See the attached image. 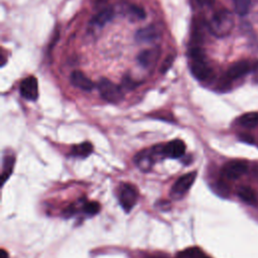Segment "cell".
<instances>
[{
	"mask_svg": "<svg viewBox=\"0 0 258 258\" xmlns=\"http://www.w3.org/2000/svg\"><path fill=\"white\" fill-rule=\"evenodd\" d=\"M233 25L234 19L231 12L227 9H221L212 16L209 22V29L214 35L223 37L231 32Z\"/></svg>",
	"mask_w": 258,
	"mask_h": 258,
	"instance_id": "obj_1",
	"label": "cell"
},
{
	"mask_svg": "<svg viewBox=\"0 0 258 258\" xmlns=\"http://www.w3.org/2000/svg\"><path fill=\"white\" fill-rule=\"evenodd\" d=\"M97 88L99 90L101 97L109 103L117 104L123 100L124 94L122 92L121 87L106 78L100 79Z\"/></svg>",
	"mask_w": 258,
	"mask_h": 258,
	"instance_id": "obj_2",
	"label": "cell"
},
{
	"mask_svg": "<svg viewBox=\"0 0 258 258\" xmlns=\"http://www.w3.org/2000/svg\"><path fill=\"white\" fill-rule=\"evenodd\" d=\"M137 188L131 183H122L119 189V203L125 212H130L137 202Z\"/></svg>",
	"mask_w": 258,
	"mask_h": 258,
	"instance_id": "obj_3",
	"label": "cell"
},
{
	"mask_svg": "<svg viewBox=\"0 0 258 258\" xmlns=\"http://www.w3.org/2000/svg\"><path fill=\"white\" fill-rule=\"evenodd\" d=\"M248 163L245 160H231L222 168V175L227 179H237L246 173Z\"/></svg>",
	"mask_w": 258,
	"mask_h": 258,
	"instance_id": "obj_4",
	"label": "cell"
},
{
	"mask_svg": "<svg viewBox=\"0 0 258 258\" xmlns=\"http://www.w3.org/2000/svg\"><path fill=\"white\" fill-rule=\"evenodd\" d=\"M19 91L21 96L29 101H35L38 97V84L37 79L33 76L26 77L20 83Z\"/></svg>",
	"mask_w": 258,
	"mask_h": 258,
	"instance_id": "obj_5",
	"label": "cell"
},
{
	"mask_svg": "<svg viewBox=\"0 0 258 258\" xmlns=\"http://www.w3.org/2000/svg\"><path fill=\"white\" fill-rule=\"evenodd\" d=\"M252 70V64L249 60L242 59L234 62L226 72L225 81L231 82L233 80L239 79L245 75H247Z\"/></svg>",
	"mask_w": 258,
	"mask_h": 258,
	"instance_id": "obj_6",
	"label": "cell"
},
{
	"mask_svg": "<svg viewBox=\"0 0 258 258\" xmlns=\"http://www.w3.org/2000/svg\"><path fill=\"white\" fill-rule=\"evenodd\" d=\"M190 72L191 75L199 81L209 80L213 75V70L206 61V58L201 59H191Z\"/></svg>",
	"mask_w": 258,
	"mask_h": 258,
	"instance_id": "obj_7",
	"label": "cell"
},
{
	"mask_svg": "<svg viewBox=\"0 0 258 258\" xmlns=\"http://www.w3.org/2000/svg\"><path fill=\"white\" fill-rule=\"evenodd\" d=\"M196 177H197V172L196 171H191V172H188L184 175H181L173 183V185L171 187V194L174 195V196L183 195L191 186Z\"/></svg>",
	"mask_w": 258,
	"mask_h": 258,
	"instance_id": "obj_8",
	"label": "cell"
},
{
	"mask_svg": "<svg viewBox=\"0 0 258 258\" xmlns=\"http://www.w3.org/2000/svg\"><path fill=\"white\" fill-rule=\"evenodd\" d=\"M185 151V144L183 141L179 139H174L172 141H169L165 145L162 146L161 152L170 158H179L184 154Z\"/></svg>",
	"mask_w": 258,
	"mask_h": 258,
	"instance_id": "obj_9",
	"label": "cell"
},
{
	"mask_svg": "<svg viewBox=\"0 0 258 258\" xmlns=\"http://www.w3.org/2000/svg\"><path fill=\"white\" fill-rule=\"evenodd\" d=\"M71 83L74 87L83 91H92L95 87L94 83L81 71H74L70 77Z\"/></svg>",
	"mask_w": 258,
	"mask_h": 258,
	"instance_id": "obj_10",
	"label": "cell"
},
{
	"mask_svg": "<svg viewBox=\"0 0 258 258\" xmlns=\"http://www.w3.org/2000/svg\"><path fill=\"white\" fill-rule=\"evenodd\" d=\"M159 55H160V48L158 47L144 49L138 54L137 60L142 67L148 68L150 66H153L157 61Z\"/></svg>",
	"mask_w": 258,
	"mask_h": 258,
	"instance_id": "obj_11",
	"label": "cell"
},
{
	"mask_svg": "<svg viewBox=\"0 0 258 258\" xmlns=\"http://www.w3.org/2000/svg\"><path fill=\"white\" fill-rule=\"evenodd\" d=\"M159 37V31L153 25H148L138 29L135 33V39L138 42H152Z\"/></svg>",
	"mask_w": 258,
	"mask_h": 258,
	"instance_id": "obj_12",
	"label": "cell"
},
{
	"mask_svg": "<svg viewBox=\"0 0 258 258\" xmlns=\"http://www.w3.org/2000/svg\"><path fill=\"white\" fill-rule=\"evenodd\" d=\"M115 12L114 9L111 7L104 8L101 11H99L91 20V23L96 26H104L106 23L111 21L114 18Z\"/></svg>",
	"mask_w": 258,
	"mask_h": 258,
	"instance_id": "obj_13",
	"label": "cell"
},
{
	"mask_svg": "<svg viewBox=\"0 0 258 258\" xmlns=\"http://www.w3.org/2000/svg\"><path fill=\"white\" fill-rule=\"evenodd\" d=\"M238 196L244 203H247L249 205H255L258 201L256 191L248 185L240 186L238 189Z\"/></svg>",
	"mask_w": 258,
	"mask_h": 258,
	"instance_id": "obj_14",
	"label": "cell"
},
{
	"mask_svg": "<svg viewBox=\"0 0 258 258\" xmlns=\"http://www.w3.org/2000/svg\"><path fill=\"white\" fill-rule=\"evenodd\" d=\"M154 152V148L153 150H143L141 151L140 153H138L136 156H135V162L136 164L142 168L143 170H147L151 164H152V154Z\"/></svg>",
	"mask_w": 258,
	"mask_h": 258,
	"instance_id": "obj_15",
	"label": "cell"
},
{
	"mask_svg": "<svg viewBox=\"0 0 258 258\" xmlns=\"http://www.w3.org/2000/svg\"><path fill=\"white\" fill-rule=\"evenodd\" d=\"M239 124L246 128H253L258 125V113L250 112L242 115L239 120Z\"/></svg>",
	"mask_w": 258,
	"mask_h": 258,
	"instance_id": "obj_16",
	"label": "cell"
},
{
	"mask_svg": "<svg viewBox=\"0 0 258 258\" xmlns=\"http://www.w3.org/2000/svg\"><path fill=\"white\" fill-rule=\"evenodd\" d=\"M93 151V146L90 142H84L79 145H75L72 148V153L76 156H81V157H87L90 155Z\"/></svg>",
	"mask_w": 258,
	"mask_h": 258,
	"instance_id": "obj_17",
	"label": "cell"
},
{
	"mask_svg": "<svg viewBox=\"0 0 258 258\" xmlns=\"http://www.w3.org/2000/svg\"><path fill=\"white\" fill-rule=\"evenodd\" d=\"M14 157L13 156H5L3 161V168H2V174H1V181L2 184L5 183L7 178L10 176L12 172V168L14 165Z\"/></svg>",
	"mask_w": 258,
	"mask_h": 258,
	"instance_id": "obj_18",
	"label": "cell"
},
{
	"mask_svg": "<svg viewBox=\"0 0 258 258\" xmlns=\"http://www.w3.org/2000/svg\"><path fill=\"white\" fill-rule=\"evenodd\" d=\"M251 0H234V8L238 15L245 16L250 11Z\"/></svg>",
	"mask_w": 258,
	"mask_h": 258,
	"instance_id": "obj_19",
	"label": "cell"
},
{
	"mask_svg": "<svg viewBox=\"0 0 258 258\" xmlns=\"http://www.w3.org/2000/svg\"><path fill=\"white\" fill-rule=\"evenodd\" d=\"M177 258H210L199 248H188L178 254Z\"/></svg>",
	"mask_w": 258,
	"mask_h": 258,
	"instance_id": "obj_20",
	"label": "cell"
},
{
	"mask_svg": "<svg viewBox=\"0 0 258 258\" xmlns=\"http://www.w3.org/2000/svg\"><path fill=\"white\" fill-rule=\"evenodd\" d=\"M128 10H129V12H130V14H131L135 19L141 20V19H144V18L146 17V12H145V10H144L142 7H140L139 5L131 4V5H129Z\"/></svg>",
	"mask_w": 258,
	"mask_h": 258,
	"instance_id": "obj_21",
	"label": "cell"
},
{
	"mask_svg": "<svg viewBox=\"0 0 258 258\" xmlns=\"http://www.w3.org/2000/svg\"><path fill=\"white\" fill-rule=\"evenodd\" d=\"M100 211V204L97 202H89L84 205V212L88 215H96Z\"/></svg>",
	"mask_w": 258,
	"mask_h": 258,
	"instance_id": "obj_22",
	"label": "cell"
},
{
	"mask_svg": "<svg viewBox=\"0 0 258 258\" xmlns=\"http://www.w3.org/2000/svg\"><path fill=\"white\" fill-rule=\"evenodd\" d=\"M188 56H189L191 59L206 58L204 50H203L201 47H198V46L191 47V48L189 49V51H188Z\"/></svg>",
	"mask_w": 258,
	"mask_h": 258,
	"instance_id": "obj_23",
	"label": "cell"
},
{
	"mask_svg": "<svg viewBox=\"0 0 258 258\" xmlns=\"http://www.w3.org/2000/svg\"><path fill=\"white\" fill-rule=\"evenodd\" d=\"M173 60H174V56H173V55H171V54L167 55V56L165 57V59L163 60L161 67H160V73H161V74H165V73L171 68Z\"/></svg>",
	"mask_w": 258,
	"mask_h": 258,
	"instance_id": "obj_24",
	"label": "cell"
},
{
	"mask_svg": "<svg viewBox=\"0 0 258 258\" xmlns=\"http://www.w3.org/2000/svg\"><path fill=\"white\" fill-rule=\"evenodd\" d=\"M137 86V83L135 81H133L130 77H124L123 81H122V87L127 89V90H132L133 88H135Z\"/></svg>",
	"mask_w": 258,
	"mask_h": 258,
	"instance_id": "obj_25",
	"label": "cell"
},
{
	"mask_svg": "<svg viewBox=\"0 0 258 258\" xmlns=\"http://www.w3.org/2000/svg\"><path fill=\"white\" fill-rule=\"evenodd\" d=\"M196 1L202 7H210V6L214 5L216 0H196Z\"/></svg>",
	"mask_w": 258,
	"mask_h": 258,
	"instance_id": "obj_26",
	"label": "cell"
},
{
	"mask_svg": "<svg viewBox=\"0 0 258 258\" xmlns=\"http://www.w3.org/2000/svg\"><path fill=\"white\" fill-rule=\"evenodd\" d=\"M239 138H240L242 141L246 142V143H249V144H253V143H254V138H253L252 136L248 135V134H241V135L239 136Z\"/></svg>",
	"mask_w": 258,
	"mask_h": 258,
	"instance_id": "obj_27",
	"label": "cell"
},
{
	"mask_svg": "<svg viewBox=\"0 0 258 258\" xmlns=\"http://www.w3.org/2000/svg\"><path fill=\"white\" fill-rule=\"evenodd\" d=\"M75 212H76L75 208H74L73 206H70L69 208H67V209L63 211V216H64L66 218L72 217V216L75 214Z\"/></svg>",
	"mask_w": 258,
	"mask_h": 258,
	"instance_id": "obj_28",
	"label": "cell"
},
{
	"mask_svg": "<svg viewBox=\"0 0 258 258\" xmlns=\"http://www.w3.org/2000/svg\"><path fill=\"white\" fill-rule=\"evenodd\" d=\"M0 258H8V254L4 249H1V254H0Z\"/></svg>",
	"mask_w": 258,
	"mask_h": 258,
	"instance_id": "obj_29",
	"label": "cell"
},
{
	"mask_svg": "<svg viewBox=\"0 0 258 258\" xmlns=\"http://www.w3.org/2000/svg\"><path fill=\"white\" fill-rule=\"evenodd\" d=\"M147 258H167L165 255H151Z\"/></svg>",
	"mask_w": 258,
	"mask_h": 258,
	"instance_id": "obj_30",
	"label": "cell"
},
{
	"mask_svg": "<svg viewBox=\"0 0 258 258\" xmlns=\"http://www.w3.org/2000/svg\"><path fill=\"white\" fill-rule=\"evenodd\" d=\"M254 172H255V175H257V176H258V164L255 166V170H254Z\"/></svg>",
	"mask_w": 258,
	"mask_h": 258,
	"instance_id": "obj_31",
	"label": "cell"
}]
</instances>
